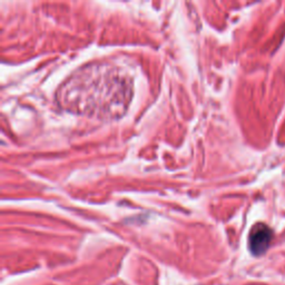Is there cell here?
<instances>
[{
    "label": "cell",
    "instance_id": "6da1fadb",
    "mask_svg": "<svg viewBox=\"0 0 285 285\" xmlns=\"http://www.w3.org/2000/svg\"><path fill=\"white\" fill-rule=\"evenodd\" d=\"M273 233L269 226L259 223L253 226L248 236V247L253 255H262L270 247Z\"/></svg>",
    "mask_w": 285,
    "mask_h": 285
}]
</instances>
